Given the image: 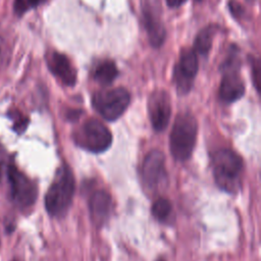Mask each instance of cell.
<instances>
[{
	"mask_svg": "<svg viewBox=\"0 0 261 261\" xmlns=\"http://www.w3.org/2000/svg\"><path fill=\"white\" fill-rule=\"evenodd\" d=\"M118 74L119 70L112 59H103L99 61L92 71L93 80L101 86L111 85Z\"/></svg>",
	"mask_w": 261,
	"mask_h": 261,
	"instance_id": "9a60e30c",
	"label": "cell"
},
{
	"mask_svg": "<svg viewBox=\"0 0 261 261\" xmlns=\"http://www.w3.org/2000/svg\"><path fill=\"white\" fill-rule=\"evenodd\" d=\"M165 156L159 150L150 151L142 165V178L149 189L158 188L166 178Z\"/></svg>",
	"mask_w": 261,
	"mask_h": 261,
	"instance_id": "8fae6325",
	"label": "cell"
},
{
	"mask_svg": "<svg viewBox=\"0 0 261 261\" xmlns=\"http://www.w3.org/2000/svg\"><path fill=\"white\" fill-rule=\"evenodd\" d=\"M198 134V123L195 116L189 112H180L176 115L170 136L169 149L173 158L184 162L191 158Z\"/></svg>",
	"mask_w": 261,
	"mask_h": 261,
	"instance_id": "277c9868",
	"label": "cell"
},
{
	"mask_svg": "<svg viewBox=\"0 0 261 261\" xmlns=\"http://www.w3.org/2000/svg\"><path fill=\"white\" fill-rule=\"evenodd\" d=\"M72 140L77 147L86 151L102 153L111 146L112 135L104 123L91 118L72 133Z\"/></svg>",
	"mask_w": 261,
	"mask_h": 261,
	"instance_id": "5b68a950",
	"label": "cell"
},
{
	"mask_svg": "<svg viewBox=\"0 0 261 261\" xmlns=\"http://www.w3.org/2000/svg\"><path fill=\"white\" fill-rule=\"evenodd\" d=\"M195 1H197V2H200V1H202V0H195Z\"/></svg>",
	"mask_w": 261,
	"mask_h": 261,
	"instance_id": "4316f807",
	"label": "cell"
},
{
	"mask_svg": "<svg viewBox=\"0 0 261 261\" xmlns=\"http://www.w3.org/2000/svg\"><path fill=\"white\" fill-rule=\"evenodd\" d=\"M10 116H11V119L13 120V129L17 134H21L27 128V125L29 122L28 118L22 116L21 113L16 111H12Z\"/></svg>",
	"mask_w": 261,
	"mask_h": 261,
	"instance_id": "d6986e66",
	"label": "cell"
},
{
	"mask_svg": "<svg viewBox=\"0 0 261 261\" xmlns=\"http://www.w3.org/2000/svg\"><path fill=\"white\" fill-rule=\"evenodd\" d=\"M0 180H1V166H0Z\"/></svg>",
	"mask_w": 261,
	"mask_h": 261,
	"instance_id": "d4e9b609",
	"label": "cell"
},
{
	"mask_svg": "<svg viewBox=\"0 0 261 261\" xmlns=\"http://www.w3.org/2000/svg\"><path fill=\"white\" fill-rule=\"evenodd\" d=\"M247 1H248V2H253L254 0H247Z\"/></svg>",
	"mask_w": 261,
	"mask_h": 261,
	"instance_id": "484cf974",
	"label": "cell"
},
{
	"mask_svg": "<svg viewBox=\"0 0 261 261\" xmlns=\"http://www.w3.org/2000/svg\"><path fill=\"white\" fill-rule=\"evenodd\" d=\"M45 0H14V12L20 16L27 11L39 6Z\"/></svg>",
	"mask_w": 261,
	"mask_h": 261,
	"instance_id": "ac0fdd59",
	"label": "cell"
},
{
	"mask_svg": "<svg viewBox=\"0 0 261 261\" xmlns=\"http://www.w3.org/2000/svg\"><path fill=\"white\" fill-rule=\"evenodd\" d=\"M7 175L13 201L21 208L31 207L38 196L36 185L14 165H9Z\"/></svg>",
	"mask_w": 261,
	"mask_h": 261,
	"instance_id": "9c48e42d",
	"label": "cell"
},
{
	"mask_svg": "<svg viewBox=\"0 0 261 261\" xmlns=\"http://www.w3.org/2000/svg\"><path fill=\"white\" fill-rule=\"evenodd\" d=\"M154 218L160 222H165L169 219L172 212V205L166 198H158L152 205L151 209Z\"/></svg>",
	"mask_w": 261,
	"mask_h": 261,
	"instance_id": "2e32d148",
	"label": "cell"
},
{
	"mask_svg": "<svg viewBox=\"0 0 261 261\" xmlns=\"http://www.w3.org/2000/svg\"><path fill=\"white\" fill-rule=\"evenodd\" d=\"M75 190V181L71 169L62 164L56 171L54 180L45 196V207L52 217L61 218L69 210Z\"/></svg>",
	"mask_w": 261,
	"mask_h": 261,
	"instance_id": "6da1fadb",
	"label": "cell"
},
{
	"mask_svg": "<svg viewBox=\"0 0 261 261\" xmlns=\"http://www.w3.org/2000/svg\"><path fill=\"white\" fill-rule=\"evenodd\" d=\"M166 4L170 8H177L181 6L184 3H186L187 0H165Z\"/></svg>",
	"mask_w": 261,
	"mask_h": 261,
	"instance_id": "603a6c76",
	"label": "cell"
},
{
	"mask_svg": "<svg viewBox=\"0 0 261 261\" xmlns=\"http://www.w3.org/2000/svg\"><path fill=\"white\" fill-rule=\"evenodd\" d=\"M147 108L154 130H164L168 125L171 115V101L169 94L164 89L154 90L148 98Z\"/></svg>",
	"mask_w": 261,
	"mask_h": 261,
	"instance_id": "30bf717a",
	"label": "cell"
},
{
	"mask_svg": "<svg viewBox=\"0 0 261 261\" xmlns=\"http://www.w3.org/2000/svg\"><path fill=\"white\" fill-rule=\"evenodd\" d=\"M46 63L51 73L64 86L73 87L76 84V68L65 54L58 51H49L46 55Z\"/></svg>",
	"mask_w": 261,
	"mask_h": 261,
	"instance_id": "7c38bea8",
	"label": "cell"
},
{
	"mask_svg": "<svg viewBox=\"0 0 261 261\" xmlns=\"http://www.w3.org/2000/svg\"><path fill=\"white\" fill-rule=\"evenodd\" d=\"M129 102V92L122 87L101 90L92 96L94 109L107 121L118 119L128 107Z\"/></svg>",
	"mask_w": 261,
	"mask_h": 261,
	"instance_id": "8992f818",
	"label": "cell"
},
{
	"mask_svg": "<svg viewBox=\"0 0 261 261\" xmlns=\"http://www.w3.org/2000/svg\"><path fill=\"white\" fill-rule=\"evenodd\" d=\"M244 169L242 157L228 148H221L212 156V170L216 185L227 193H234L241 185Z\"/></svg>",
	"mask_w": 261,
	"mask_h": 261,
	"instance_id": "3957f363",
	"label": "cell"
},
{
	"mask_svg": "<svg viewBox=\"0 0 261 261\" xmlns=\"http://www.w3.org/2000/svg\"><path fill=\"white\" fill-rule=\"evenodd\" d=\"M228 6V10L230 12V14L236 18V19H240L244 16L245 14V8L243 7V5L237 1V0H229L227 3Z\"/></svg>",
	"mask_w": 261,
	"mask_h": 261,
	"instance_id": "ffe728a7",
	"label": "cell"
},
{
	"mask_svg": "<svg viewBox=\"0 0 261 261\" xmlns=\"http://www.w3.org/2000/svg\"><path fill=\"white\" fill-rule=\"evenodd\" d=\"M219 31L220 27L216 23H209L208 25L202 28L194 40V46L192 49L195 51V53L207 58L212 48L213 39Z\"/></svg>",
	"mask_w": 261,
	"mask_h": 261,
	"instance_id": "5bb4252c",
	"label": "cell"
},
{
	"mask_svg": "<svg viewBox=\"0 0 261 261\" xmlns=\"http://www.w3.org/2000/svg\"><path fill=\"white\" fill-rule=\"evenodd\" d=\"M199 70L198 55L192 48H182L173 66L172 83L179 96L188 95L194 87Z\"/></svg>",
	"mask_w": 261,
	"mask_h": 261,
	"instance_id": "52a82bcc",
	"label": "cell"
},
{
	"mask_svg": "<svg viewBox=\"0 0 261 261\" xmlns=\"http://www.w3.org/2000/svg\"><path fill=\"white\" fill-rule=\"evenodd\" d=\"M248 60L251 67V74H252V81H253L254 87L257 93H259L260 92V73H261L260 59L258 57L249 55Z\"/></svg>",
	"mask_w": 261,
	"mask_h": 261,
	"instance_id": "e0dca14e",
	"label": "cell"
},
{
	"mask_svg": "<svg viewBox=\"0 0 261 261\" xmlns=\"http://www.w3.org/2000/svg\"><path fill=\"white\" fill-rule=\"evenodd\" d=\"M81 113H82L81 110L70 109V110L67 111L66 117H67V119H69V120H75V119H77V117L81 115Z\"/></svg>",
	"mask_w": 261,
	"mask_h": 261,
	"instance_id": "7402d4cb",
	"label": "cell"
},
{
	"mask_svg": "<svg viewBox=\"0 0 261 261\" xmlns=\"http://www.w3.org/2000/svg\"><path fill=\"white\" fill-rule=\"evenodd\" d=\"M157 261H165V259H163V258H159Z\"/></svg>",
	"mask_w": 261,
	"mask_h": 261,
	"instance_id": "cb8c5ba5",
	"label": "cell"
},
{
	"mask_svg": "<svg viewBox=\"0 0 261 261\" xmlns=\"http://www.w3.org/2000/svg\"><path fill=\"white\" fill-rule=\"evenodd\" d=\"M241 52L236 44H230L219 69L222 73L218 89L221 102L230 104L240 100L245 94V84L241 76Z\"/></svg>",
	"mask_w": 261,
	"mask_h": 261,
	"instance_id": "7a4b0ae2",
	"label": "cell"
},
{
	"mask_svg": "<svg viewBox=\"0 0 261 261\" xmlns=\"http://www.w3.org/2000/svg\"><path fill=\"white\" fill-rule=\"evenodd\" d=\"M142 21L145 28L149 44L160 48L166 39V29L162 19L160 0H141Z\"/></svg>",
	"mask_w": 261,
	"mask_h": 261,
	"instance_id": "ba28073f",
	"label": "cell"
},
{
	"mask_svg": "<svg viewBox=\"0 0 261 261\" xmlns=\"http://www.w3.org/2000/svg\"><path fill=\"white\" fill-rule=\"evenodd\" d=\"M112 206V198L108 192L104 190L94 192L89 199V211L94 224L104 225L110 218Z\"/></svg>",
	"mask_w": 261,
	"mask_h": 261,
	"instance_id": "4fadbf2b",
	"label": "cell"
},
{
	"mask_svg": "<svg viewBox=\"0 0 261 261\" xmlns=\"http://www.w3.org/2000/svg\"><path fill=\"white\" fill-rule=\"evenodd\" d=\"M7 57L6 54V47L3 39L0 37V67L4 64V60Z\"/></svg>",
	"mask_w": 261,
	"mask_h": 261,
	"instance_id": "44dd1931",
	"label": "cell"
}]
</instances>
